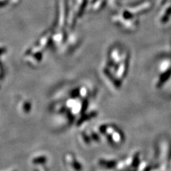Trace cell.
Segmentation results:
<instances>
[{
    "label": "cell",
    "instance_id": "obj_1",
    "mask_svg": "<svg viewBox=\"0 0 171 171\" xmlns=\"http://www.w3.org/2000/svg\"><path fill=\"white\" fill-rule=\"evenodd\" d=\"M46 161L45 158H43V157H41V158H36L34 161V163H43L44 162V161Z\"/></svg>",
    "mask_w": 171,
    "mask_h": 171
}]
</instances>
